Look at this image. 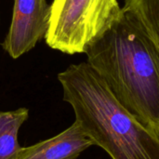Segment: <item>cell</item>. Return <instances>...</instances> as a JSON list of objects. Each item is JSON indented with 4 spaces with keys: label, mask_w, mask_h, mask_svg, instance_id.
Returning a JSON list of instances; mask_svg holds the SVG:
<instances>
[{
    "label": "cell",
    "mask_w": 159,
    "mask_h": 159,
    "mask_svg": "<svg viewBox=\"0 0 159 159\" xmlns=\"http://www.w3.org/2000/svg\"><path fill=\"white\" fill-rule=\"evenodd\" d=\"M85 53L117 101L159 137V52L140 24L123 11Z\"/></svg>",
    "instance_id": "1"
},
{
    "label": "cell",
    "mask_w": 159,
    "mask_h": 159,
    "mask_svg": "<svg viewBox=\"0 0 159 159\" xmlns=\"http://www.w3.org/2000/svg\"><path fill=\"white\" fill-rule=\"evenodd\" d=\"M58 79L75 122L112 159H159V137L117 101L88 62L70 65Z\"/></svg>",
    "instance_id": "2"
},
{
    "label": "cell",
    "mask_w": 159,
    "mask_h": 159,
    "mask_svg": "<svg viewBox=\"0 0 159 159\" xmlns=\"http://www.w3.org/2000/svg\"><path fill=\"white\" fill-rule=\"evenodd\" d=\"M47 44L70 55L85 53L122 15L118 0H54Z\"/></svg>",
    "instance_id": "3"
},
{
    "label": "cell",
    "mask_w": 159,
    "mask_h": 159,
    "mask_svg": "<svg viewBox=\"0 0 159 159\" xmlns=\"http://www.w3.org/2000/svg\"><path fill=\"white\" fill-rule=\"evenodd\" d=\"M51 7L46 0H15L12 20L3 42L7 54L18 59L30 51L49 27Z\"/></svg>",
    "instance_id": "4"
},
{
    "label": "cell",
    "mask_w": 159,
    "mask_h": 159,
    "mask_svg": "<svg viewBox=\"0 0 159 159\" xmlns=\"http://www.w3.org/2000/svg\"><path fill=\"white\" fill-rule=\"evenodd\" d=\"M92 145H95L94 142L75 121L57 136L29 147H21L12 159H76Z\"/></svg>",
    "instance_id": "5"
},
{
    "label": "cell",
    "mask_w": 159,
    "mask_h": 159,
    "mask_svg": "<svg viewBox=\"0 0 159 159\" xmlns=\"http://www.w3.org/2000/svg\"><path fill=\"white\" fill-rule=\"evenodd\" d=\"M28 116L29 110L26 108L0 112V159H12L20 150L18 132Z\"/></svg>",
    "instance_id": "6"
},
{
    "label": "cell",
    "mask_w": 159,
    "mask_h": 159,
    "mask_svg": "<svg viewBox=\"0 0 159 159\" xmlns=\"http://www.w3.org/2000/svg\"><path fill=\"white\" fill-rule=\"evenodd\" d=\"M122 10L140 24L159 52V0H125Z\"/></svg>",
    "instance_id": "7"
}]
</instances>
